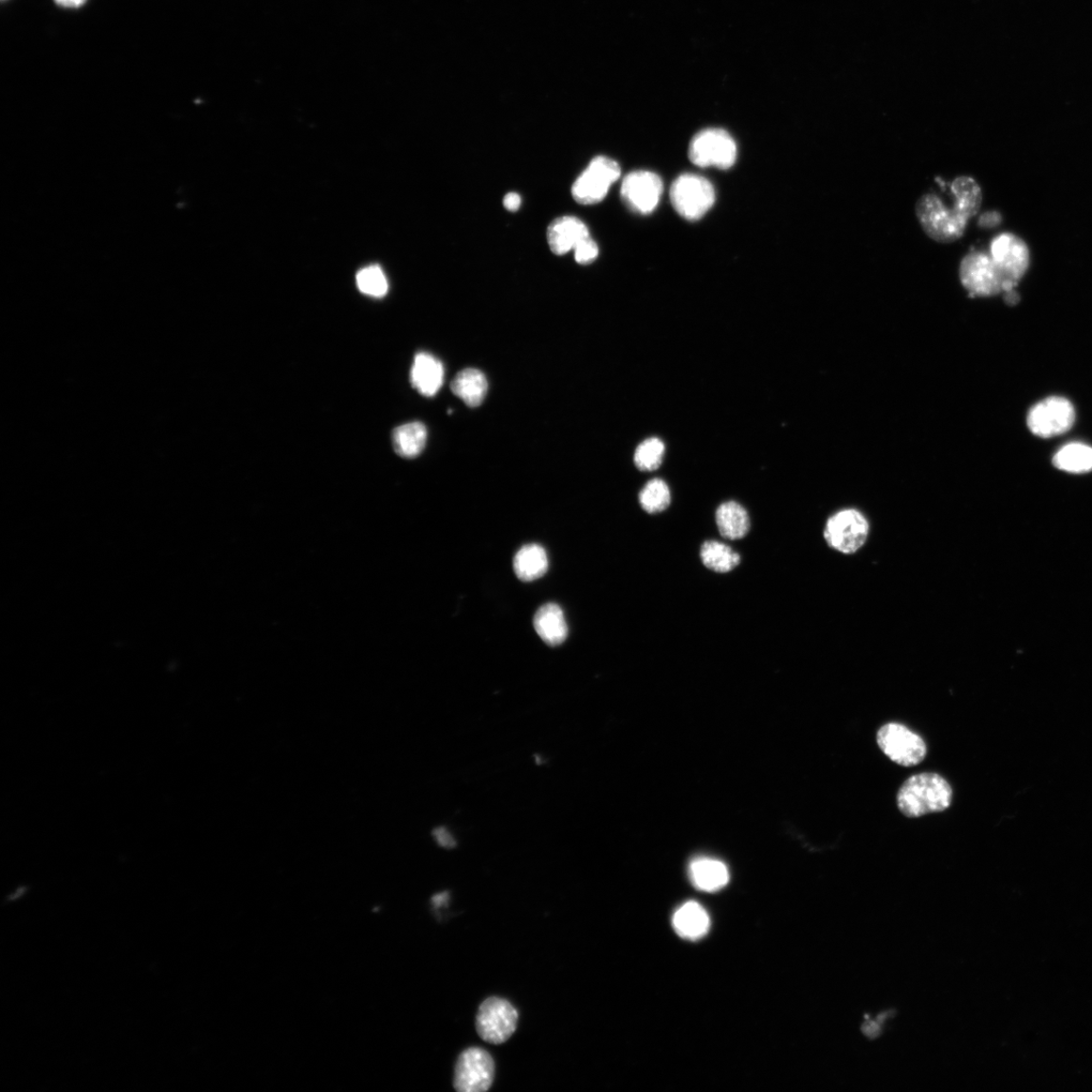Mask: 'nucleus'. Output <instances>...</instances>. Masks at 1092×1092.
I'll return each instance as SVG.
<instances>
[{
  "instance_id": "f257e3e1",
  "label": "nucleus",
  "mask_w": 1092,
  "mask_h": 1092,
  "mask_svg": "<svg viewBox=\"0 0 1092 1092\" xmlns=\"http://www.w3.org/2000/svg\"><path fill=\"white\" fill-rule=\"evenodd\" d=\"M953 196L950 206L936 192L921 195L916 214L922 230L938 243H953L965 233L968 221L977 215L982 204V191L970 176L955 178L949 186Z\"/></svg>"
},
{
  "instance_id": "f03ea898",
  "label": "nucleus",
  "mask_w": 1092,
  "mask_h": 1092,
  "mask_svg": "<svg viewBox=\"0 0 1092 1092\" xmlns=\"http://www.w3.org/2000/svg\"><path fill=\"white\" fill-rule=\"evenodd\" d=\"M952 801V787L935 773H921L908 778L898 794V807L909 818L943 812Z\"/></svg>"
},
{
  "instance_id": "7ed1b4c3",
  "label": "nucleus",
  "mask_w": 1092,
  "mask_h": 1092,
  "mask_svg": "<svg viewBox=\"0 0 1092 1092\" xmlns=\"http://www.w3.org/2000/svg\"><path fill=\"white\" fill-rule=\"evenodd\" d=\"M961 284L971 298H991L1010 290L990 252L970 251L959 267Z\"/></svg>"
},
{
  "instance_id": "20e7f679",
  "label": "nucleus",
  "mask_w": 1092,
  "mask_h": 1092,
  "mask_svg": "<svg viewBox=\"0 0 1092 1092\" xmlns=\"http://www.w3.org/2000/svg\"><path fill=\"white\" fill-rule=\"evenodd\" d=\"M670 196L678 214L689 221L701 219L716 202L715 188L706 178L695 174L678 177Z\"/></svg>"
},
{
  "instance_id": "39448f33",
  "label": "nucleus",
  "mask_w": 1092,
  "mask_h": 1092,
  "mask_svg": "<svg viewBox=\"0 0 1092 1092\" xmlns=\"http://www.w3.org/2000/svg\"><path fill=\"white\" fill-rule=\"evenodd\" d=\"M737 156V148L733 136L722 129H706L698 133L689 147L690 160L702 169H731Z\"/></svg>"
},
{
  "instance_id": "423d86ee",
  "label": "nucleus",
  "mask_w": 1092,
  "mask_h": 1092,
  "mask_svg": "<svg viewBox=\"0 0 1092 1092\" xmlns=\"http://www.w3.org/2000/svg\"><path fill=\"white\" fill-rule=\"evenodd\" d=\"M519 1010L510 1001L500 997H489L480 1006L476 1028L484 1042L500 1045L507 1042L518 1028Z\"/></svg>"
},
{
  "instance_id": "0eeeda50",
  "label": "nucleus",
  "mask_w": 1092,
  "mask_h": 1092,
  "mask_svg": "<svg viewBox=\"0 0 1092 1092\" xmlns=\"http://www.w3.org/2000/svg\"><path fill=\"white\" fill-rule=\"evenodd\" d=\"M877 743L892 762L903 767L920 764L928 752L924 740L901 723L891 722L880 728Z\"/></svg>"
},
{
  "instance_id": "6e6552de",
  "label": "nucleus",
  "mask_w": 1092,
  "mask_h": 1092,
  "mask_svg": "<svg viewBox=\"0 0 1092 1092\" xmlns=\"http://www.w3.org/2000/svg\"><path fill=\"white\" fill-rule=\"evenodd\" d=\"M620 175V166L615 160L605 156L594 158L574 181L572 188L573 200L581 205L602 202Z\"/></svg>"
},
{
  "instance_id": "1a4fd4ad",
  "label": "nucleus",
  "mask_w": 1092,
  "mask_h": 1092,
  "mask_svg": "<svg viewBox=\"0 0 1092 1092\" xmlns=\"http://www.w3.org/2000/svg\"><path fill=\"white\" fill-rule=\"evenodd\" d=\"M495 1064L491 1054L470 1046L460 1055L454 1070V1088L459 1092H483L494 1083Z\"/></svg>"
},
{
  "instance_id": "9d476101",
  "label": "nucleus",
  "mask_w": 1092,
  "mask_h": 1092,
  "mask_svg": "<svg viewBox=\"0 0 1092 1092\" xmlns=\"http://www.w3.org/2000/svg\"><path fill=\"white\" fill-rule=\"evenodd\" d=\"M869 523L864 516L854 509L840 511L828 519L825 537L832 549L845 555L858 552L866 542Z\"/></svg>"
},
{
  "instance_id": "9b49d317",
  "label": "nucleus",
  "mask_w": 1092,
  "mask_h": 1092,
  "mask_svg": "<svg viewBox=\"0 0 1092 1092\" xmlns=\"http://www.w3.org/2000/svg\"><path fill=\"white\" fill-rule=\"evenodd\" d=\"M989 252L1010 290H1014L1029 264V251L1026 243L1013 234H1000L992 240Z\"/></svg>"
},
{
  "instance_id": "f8f14e48",
  "label": "nucleus",
  "mask_w": 1092,
  "mask_h": 1092,
  "mask_svg": "<svg viewBox=\"0 0 1092 1092\" xmlns=\"http://www.w3.org/2000/svg\"><path fill=\"white\" fill-rule=\"evenodd\" d=\"M1075 421L1072 404L1060 397L1038 403L1028 416V428L1035 435L1048 438L1067 432Z\"/></svg>"
},
{
  "instance_id": "ddd939ff",
  "label": "nucleus",
  "mask_w": 1092,
  "mask_h": 1092,
  "mask_svg": "<svg viewBox=\"0 0 1092 1092\" xmlns=\"http://www.w3.org/2000/svg\"><path fill=\"white\" fill-rule=\"evenodd\" d=\"M661 177L650 172H634L626 176L621 186V197L633 211L648 215L658 207L663 193Z\"/></svg>"
},
{
  "instance_id": "4468645a",
  "label": "nucleus",
  "mask_w": 1092,
  "mask_h": 1092,
  "mask_svg": "<svg viewBox=\"0 0 1092 1092\" xmlns=\"http://www.w3.org/2000/svg\"><path fill=\"white\" fill-rule=\"evenodd\" d=\"M589 236L587 226L580 219L570 216L555 219L548 229L549 246L556 255L574 250Z\"/></svg>"
},
{
  "instance_id": "2eb2a0df",
  "label": "nucleus",
  "mask_w": 1092,
  "mask_h": 1092,
  "mask_svg": "<svg viewBox=\"0 0 1092 1092\" xmlns=\"http://www.w3.org/2000/svg\"><path fill=\"white\" fill-rule=\"evenodd\" d=\"M445 382V368L442 361L429 354L416 355L411 371L412 386L425 397H433Z\"/></svg>"
},
{
  "instance_id": "dca6fc26",
  "label": "nucleus",
  "mask_w": 1092,
  "mask_h": 1092,
  "mask_svg": "<svg viewBox=\"0 0 1092 1092\" xmlns=\"http://www.w3.org/2000/svg\"><path fill=\"white\" fill-rule=\"evenodd\" d=\"M689 876L693 885L704 892H717L730 882V872L726 864L712 858H697L689 866Z\"/></svg>"
},
{
  "instance_id": "f3484780",
  "label": "nucleus",
  "mask_w": 1092,
  "mask_h": 1092,
  "mask_svg": "<svg viewBox=\"0 0 1092 1092\" xmlns=\"http://www.w3.org/2000/svg\"><path fill=\"white\" fill-rule=\"evenodd\" d=\"M673 927L681 937L697 940L705 937L709 932L710 919L701 904L688 901L676 910L673 917Z\"/></svg>"
},
{
  "instance_id": "a211bd4d",
  "label": "nucleus",
  "mask_w": 1092,
  "mask_h": 1092,
  "mask_svg": "<svg viewBox=\"0 0 1092 1092\" xmlns=\"http://www.w3.org/2000/svg\"><path fill=\"white\" fill-rule=\"evenodd\" d=\"M534 626L540 639L550 646H558L567 640L565 614L556 604L549 603L540 607L535 616Z\"/></svg>"
},
{
  "instance_id": "6ab92c4d",
  "label": "nucleus",
  "mask_w": 1092,
  "mask_h": 1092,
  "mask_svg": "<svg viewBox=\"0 0 1092 1092\" xmlns=\"http://www.w3.org/2000/svg\"><path fill=\"white\" fill-rule=\"evenodd\" d=\"M514 572L523 582L536 581L548 572L549 557L542 546L527 544L516 554L513 561Z\"/></svg>"
},
{
  "instance_id": "aec40b11",
  "label": "nucleus",
  "mask_w": 1092,
  "mask_h": 1092,
  "mask_svg": "<svg viewBox=\"0 0 1092 1092\" xmlns=\"http://www.w3.org/2000/svg\"><path fill=\"white\" fill-rule=\"evenodd\" d=\"M716 519L719 533L726 539H741L749 533L750 516L745 508L734 500L720 505Z\"/></svg>"
},
{
  "instance_id": "412c9836",
  "label": "nucleus",
  "mask_w": 1092,
  "mask_h": 1092,
  "mask_svg": "<svg viewBox=\"0 0 1092 1092\" xmlns=\"http://www.w3.org/2000/svg\"><path fill=\"white\" fill-rule=\"evenodd\" d=\"M451 391L469 407H478L488 391V381L484 374L474 369L461 372L451 383Z\"/></svg>"
},
{
  "instance_id": "4be33fe9",
  "label": "nucleus",
  "mask_w": 1092,
  "mask_h": 1092,
  "mask_svg": "<svg viewBox=\"0 0 1092 1092\" xmlns=\"http://www.w3.org/2000/svg\"><path fill=\"white\" fill-rule=\"evenodd\" d=\"M428 436L427 428L420 422L402 425L393 431V448L403 458H416L427 446Z\"/></svg>"
},
{
  "instance_id": "5701e85b",
  "label": "nucleus",
  "mask_w": 1092,
  "mask_h": 1092,
  "mask_svg": "<svg viewBox=\"0 0 1092 1092\" xmlns=\"http://www.w3.org/2000/svg\"><path fill=\"white\" fill-rule=\"evenodd\" d=\"M1057 468L1070 474H1085L1092 470V447L1073 443L1062 447L1054 457Z\"/></svg>"
},
{
  "instance_id": "b1692460",
  "label": "nucleus",
  "mask_w": 1092,
  "mask_h": 1092,
  "mask_svg": "<svg viewBox=\"0 0 1092 1092\" xmlns=\"http://www.w3.org/2000/svg\"><path fill=\"white\" fill-rule=\"evenodd\" d=\"M701 556L707 569L720 573L732 572L740 563V556L730 546L715 540L704 542Z\"/></svg>"
},
{
  "instance_id": "393cba45",
  "label": "nucleus",
  "mask_w": 1092,
  "mask_h": 1092,
  "mask_svg": "<svg viewBox=\"0 0 1092 1092\" xmlns=\"http://www.w3.org/2000/svg\"><path fill=\"white\" fill-rule=\"evenodd\" d=\"M640 503L648 514L664 511L671 504L669 485L661 479L649 481L640 493Z\"/></svg>"
},
{
  "instance_id": "a878e982",
  "label": "nucleus",
  "mask_w": 1092,
  "mask_h": 1092,
  "mask_svg": "<svg viewBox=\"0 0 1092 1092\" xmlns=\"http://www.w3.org/2000/svg\"><path fill=\"white\" fill-rule=\"evenodd\" d=\"M664 445L661 439L652 437L645 440L637 446L634 453V463L641 470H655L663 463Z\"/></svg>"
},
{
  "instance_id": "bb28decb",
  "label": "nucleus",
  "mask_w": 1092,
  "mask_h": 1092,
  "mask_svg": "<svg viewBox=\"0 0 1092 1092\" xmlns=\"http://www.w3.org/2000/svg\"><path fill=\"white\" fill-rule=\"evenodd\" d=\"M357 286L361 293L374 298L386 296L389 290L388 280L382 268L369 266L361 269L356 277Z\"/></svg>"
},
{
  "instance_id": "cd10ccee",
  "label": "nucleus",
  "mask_w": 1092,
  "mask_h": 1092,
  "mask_svg": "<svg viewBox=\"0 0 1092 1092\" xmlns=\"http://www.w3.org/2000/svg\"><path fill=\"white\" fill-rule=\"evenodd\" d=\"M573 251L575 262L582 265L593 263L599 254L597 243L591 236L580 242Z\"/></svg>"
},
{
  "instance_id": "c85d7f7f",
  "label": "nucleus",
  "mask_w": 1092,
  "mask_h": 1092,
  "mask_svg": "<svg viewBox=\"0 0 1092 1092\" xmlns=\"http://www.w3.org/2000/svg\"><path fill=\"white\" fill-rule=\"evenodd\" d=\"M432 836L439 846L451 849L457 846L458 842L455 840L452 832L446 827H437L432 831Z\"/></svg>"
},
{
  "instance_id": "c756f323",
  "label": "nucleus",
  "mask_w": 1092,
  "mask_h": 1092,
  "mask_svg": "<svg viewBox=\"0 0 1092 1092\" xmlns=\"http://www.w3.org/2000/svg\"><path fill=\"white\" fill-rule=\"evenodd\" d=\"M1001 223V216L997 211L985 212L980 218V226L983 228H994Z\"/></svg>"
},
{
  "instance_id": "7c9ffc66",
  "label": "nucleus",
  "mask_w": 1092,
  "mask_h": 1092,
  "mask_svg": "<svg viewBox=\"0 0 1092 1092\" xmlns=\"http://www.w3.org/2000/svg\"><path fill=\"white\" fill-rule=\"evenodd\" d=\"M503 203L508 210H518L521 205V197L519 193L510 192L504 197Z\"/></svg>"
},
{
  "instance_id": "2f4dec72",
  "label": "nucleus",
  "mask_w": 1092,
  "mask_h": 1092,
  "mask_svg": "<svg viewBox=\"0 0 1092 1092\" xmlns=\"http://www.w3.org/2000/svg\"><path fill=\"white\" fill-rule=\"evenodd\" d=\"M53 2L60 8L72 9L82 8L87 0H53Z\"/></svg>"
},
{
  "instance_id": "473e14b6",
  "label": "nucleus",
  "mask_w": 1092,
  "mask_h": 1092,
  "mask_svg": "<svg viewBox=\"0 0 1092 1092\" xmlns=\"http://www.w3.org/2000/svg\"><path fill=\"white\" fill-rule=\"evenodd\" d=\"M1005 300L1010 306H1014L1020 301V295L1015 290L1005 293Z\"/></svg>"
},
{
  "instance_id": "72a5a7b5",
  "label": "nucleus",
  "mask_w": 1092,
  "mask_h": 1092,
  "mask_svg": "<svg viewBox=\"0 0 1092 1092\" xmlns=\"http://www.w3.org/2000/svg\"><path fill=\"white\" fill-rule=\"evenodd\" d=\"M3 2H7V0H3Z\"/></svg>"
}]
</instances>
